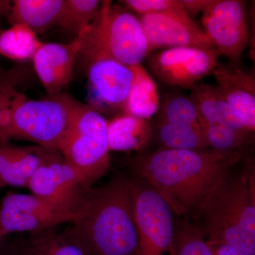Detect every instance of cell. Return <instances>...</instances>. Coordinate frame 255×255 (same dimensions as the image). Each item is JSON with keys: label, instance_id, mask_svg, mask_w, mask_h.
Instances as JSON below:
<instances>
[{"label": "cell", "instance_id": "cell-1", "mask_svg": "<svg viewBox=\"0 0 255 255\" xmlns=\"http://www.w3.org/2000/svg\"><path fill=\"white\" fill-rule=\"evenodd\" d=\"M243 152L162 148L127 160L135 177L148 183L172 212L196 216L215 188L244 157Z\"/></svg>", "mask_w": 255, "mask_h": 255}, {"label": "cell", "instance_id": "cell-2", "mask_svg": "<svg viewBox=\"0 0 255 255\" xmlns=\"http://www.w3.org/2000/svg\"><path fill=\"white\" fill-rule=\"evenodd\" d=\"M65 231L87 255H136L132 179L119 177L87 194Z\"/></svg>", "mask_w": 255, "mask_h": 255}, {"label": "cell", "instance_id": "cell-3", "mask_svg": "<svg viewBox=\"0 0 255 255\" xmlns=\"http://www.w3.org/2000/svg\"><path fill=\"white\" fill-rule=\"evenodd\" d=\"M219 183L196 215L210 246L226 245L255 255L254 169Z\"/></svg>", "mask_w": 255, "mask_h": 255}, {"label": "cell", "instance_id": "cell-4", "mask_svg": "<svg viewBox=\"0 0 255 255\" xmlns=\"http://www.w3.org/2000/svg\"><path fill=\"white\" fill-rule=\"evenodd\" d=\"M82 104L68 95L28 100L15 87L0 95V142L23 139L58 152L65 132Z\"/></svg>", "mask_w": 255, "mask_h": 255}, {"label": "cell", "instance_id": "cell-5", "mask_svg": "<svg viewBox=\"0 0 255 255\" xmlns=\"http://www.w3.org/2000/svg\"><path fill=\"white\" fill-rule=\"evenodd\" d=\"M105 11L98 14L81 35L77 60L88 80L91 107L101 113L124 114L133 81L130 67L114 58L105 38Z\"/></svg>", "mask_w": 255, "mask_h": 255}, {"label": "cell", "instance_id": "cell-6", "mask_svg": "<svg viewBox=\"0 0 255 255\" xmlns=\"http://www.w3.org/2000/svg\"><path fill=\"white\" fill-rule=\"evenodd\" d=\"M107 122L91 106L82 105L58 147L65 160L91 187L110 168Z\"/></svg>", "mask_w": 255, "mask_h": 255}, {"label": "cell", "instance_id": "cell-7", "mask_svg": "<svg viewBox=\"0 0 255 255\" xmlns=\"http://www.w3.org/2000/svg\"><path fill=\"white\" fill-rule=\"evenodd\" d=\"M136 255H173V212L148 183L132 179Z\"/></svg>", "mask_w": 255, "mask_h": 255}, {"label": "cell", "instance_id": "cell-8", "mask_svg": "<svg viewBox=\"0 0 255 255\" xmlns=\"http://www.w3.org/2000/svg\"><path fill=\"white\" fill-rule=\"evenodd\" d=\"M28 188L32 194L73 220L92 187L63 156L55 152L36 171Z\"/></svg>", "mask_w": 255, "mask_h": 255}, {"label": "cell", "instance_id": "cell-9", "mask_svg": "<svg viewBox=\"0 0 255 255\" xmlns=\"http://www.w3.org/2000/svg\"><path fill=\"white\" fill-rule=\"evenodd\" d=\"M202 13V28L209 41L237 65L249 42L246 1L210 0Z\"/></svg>", "mask_w": 255, "mask_h": 255}, {"label": "cell", "instance_id": "cell-10", "mask_svg": "<svg viewBox=\"0 0 255 255\" xmlns=\"http://www.w3.org/2000/svg\"><path fill=\"white\" fill-rule=\"evenodd\" d=\"M220 55L216 49L177 47L151 55L147 65L159 81L191 90L201 79L212 74L219 65Z\"/></svg>", "mask_w": 255, "mask_h": 255}, {"label": "cell", "instance_id": "cell-11", "mask_svg": "<svg viewBox=\"0 0 255 255\" xmlns=\"http://www.w3.org/2000/svg\"><path fill=\"white\" fill-rule=\"evenodd\" d=\"M72 221L68 215L34 194L9 193L0 205V237L38 232Z\"/></svg>", "mask_w": 255, "mask_h": 255}, {"label": "cell", "instance_id": "cell-12", "mask_svg": "<svg viewBox=\"0 0 255 255\" xmlns=\"http://www.w3.org/2000/svg\"><path fill=\"white\" fill-rule=\"evenodd\" d=\"M105 38L112 56L128 67L140 65L150 54L140 19L127 8L112 1L106 13Z\"/></svg>", "mask_w": 255, "mask_h": 255}, {"label": "cell", "instance_id": "cell-13", "mask_svg": "<svg viewBox=\"0 0 255 255\" xmlns=\"http://www.w3.org/2000/svg\"><path fill=\"white\" fill-rule=\"evenodd\" d=\"M140 22L148 41L149 52L177 47L216 49L203 28L189 14L163 13L142 15Z\"/></svg>", "mask_w": 255, "mask_h": 255}, {"label": "cell", "instance_id": "cell-14", "mask_svg": "<svg viewBox=\"0 0 255 255\" xmlns=\"http://www.w3.org/2000/svg\"><path fill=\"white\" fill-rule=\"evenodd\" d=\"M80 47L76 37L68 43H43L33 55L35 72L48 95H59L71 82Z\"/></svg>", "mask_w": 255, "mask_h": 255}, {"label": "cell", "instance_id": "cell-15", "mask_svg": "<svg viewBox=\"0 0 255 255\" xmlns=\"http://www.w3.org/2000/svg\"><path fill=\"white\" fill-rule=\"evenodd\" d=\"M218 89L233 108L246 119L251 132L255 130V77L236 64H219L212 72Z\"/></svg>", "mask_w": 255, "mask_h": 255}, {"label": "cell", "instance_id": "cell-16", "mask_svg": "<svg viewBox=\"0 0 255 255\" xmlns=\"http://www.w3.org/2000/svg\"><path fill=\"white\" fill-rule=\"evenodd\" d=\"M54 152L38 145L18 147L0 142V188H28L36 171Z\"/></svg>", "mask_w": 255, "mask_h": 255}, {"label": "cell", "instance_id": "cell-17", "mask_svg": "<svg viewBox=\"0 0 255 255\" xmlns=\"http://www.w3.org/2000/svg\"><path fill=\"white\" fill-rule=\"evenodd\" d=\"M191 100L197 109L199 118L212 124H221L239 131L253 134L246 119L225 100L216 87L196 83L191 89Z\"/></svg>", "mask_w": 255, "mask_h": 255}, {"label": "cell", "instance_id": "cell-18", "mask_svg": "<svg viewBox=\"0 0 255 255\" xmlns=\"http://www.w3.org/2000/svg\"><path fill=\"white\" fill-rule=\"evenodd\" d=\"M65 0H14L6 17L10 24H23L35 33L58 26Z\"/></svg>", "mask_w": 255, "mask_h": 255}, {"label": "cell", "instance_id": "cell-19", "mask_svg": "<svg viewBox=\"0 0 255 255\" xmlns=\"http://www.w3.org/2000/svg\"><path fill=\"white\" fill-rule=\"evenodd\" d=\"M107 133L110 151L128 152L143 150L155 131L150 120L123 114L107 122Z\"/></svg>", "mask_w": 255, "mask_h": 255}, {"label": "cell", "instance_id": "cell-20", "mask_svg": "<svg viewBox=\"0 0 255 255\" xmlns=\"http://www.w3.org/2000/svg\"><path fill=\"white\" fill-rule=\"evenodd\" d=\"M130 68L133 73V81L126 102L124 114L149 120L160 107L157 85L141 64Z\"/></svg>", "mask_w": 255, "mask_h": 255}, {"label": "cell", "instance_id": "cell-21", "mask_svg": "<svg viewBox=\"0 0 255 255\" xmlns=\"http://www.w3.org/2000/svg\"><path fill=\"white\" fill-rule=\"evenodd\" d=\"M154 131L163 148L187 150L210 148L200 124L187 127L156 121Z\"/></svg>", "mask_w": 255, "mask_h": 255}, {"label": "cell", "instance_id": "cell-22", "mask_svg": "<svg viewBox=\"0 0 255 255\" xmlns=\"http://www.w3.org/2000/svg\"><path fill=\"white\" fill-rule=\"evenodd\" d=\"M24 245L31 255H87L65 231L58 233L55 228L30 233Z\"/></svg>", "mask_w": 255, "mask_h": 255}, {"label": "cell", "instance_id": "cell-23", "mask_svg": "<svg viewBox=\"0 0 255 255\" xmlns=\"http://www.w3.org/2000/svg\"><path fill=\"white\" fill-rule=\"evenodd\" d=\"M42 44L36 33L25 25H12L0 32V54L9 59L17 61L32 59Z\"/></svg>", "mask_w": 255, "mask_h": 255}, {"label": "cell", "instance_id": "cell-24", "mask_svg": "<svg viewBox=\"0 0 255 255\" xmlns=\"http://www.w3.org/2000/svg\"><path fill=\"white\" fill-rule=\"evenodd\" d=\"M102 2L99 0H65L58 26L76 37L80 36L95 19Z\"/></svg>", "mask_w": 255, "mask_h": 255}, {"label": "cell", "instance_id": "cell-25", "mask_svg": "<svg viewBox=\"0 0 255 255\" xmlns=\"http://www.w3.org/2000/svg\"><path fill=\"white\" fill-rule=\"evenodd\" d=\"M209 147L223 152H243L252 134L236 130L221 124L209 123L199 118Z\"/></svg>", "mask_w": 255, "mask_h": 255}, {"label": "cell", "instance_id": "cell-26", "mask_svg": "<svg viewBox=\"0 0 255 255\" xmlns=\"http://www.w3.org/2000/svg\"><path fill=\"white\" fill-rule=\"evenodd\" d=\"M173 255H214L197 226L174 221Z\"/></svg>", "mask_w": 255, "mask_h": 255}, {"label": "cell", "instance_id": "cell-27", "mask_svg": "<svg viewBox=\"0 0 255 255\" xmlns=\"http://www.w3.org/2000/svg\"><path fill=\"white\" fill-rule=\"evenodd\" d=\"M156 121L177 126L199 125L197 109L190 97L173 95L164 101Z\"/></svg>", "mask_w": 255, "mask_h": 255}, {"label": "cell", "instance_id": "cell-28", "mask_svg": "<svg viewBox=\"0 0 255 255\" xmlns=\"http://www.w3.org/2000/svg\"><path fill=\"white\" fill-rule=\"evenodd\" d=\"M119 2L124 5V7L135 11L140 16L163 13L189 14L181 0H123Z\"/></svg>", "mask_w": 255, "mask_h": 255}, {"label": "cell", "instance_id": "cell-29", "mask_svg": "<svg viewBox=\"0 0 255 255\" xmlns=\"http://www.w3.org/2000/svg\"><path fill=\"white\" fill-rule=\"evenodd\" d=\"M31 78V70L25 65H16L0 73V95L11 87L17 88Z\"/></svg>", "mask_w": 255, "mask_h": 255}, {"label": "cell", "instance_id": "cell-30", "mask_svg": "<svg viewBox=\"0 0 255 255\" xmlns=\"http://www.w3.org/2000/svg\"><path fill=\"white\" fill-rule=\"evenodd\" d=\"M189 16L196 15L204 11L210 0H181Z\"/></svg>", "mask_w": 255, "mask_h": 255}, {"label": "cell", "instance_id": "cell-31", "mask_svg": "<svg viewBox=\"0 0 255 255\" xmlns=\"http://www.w3.org/2000/svg\"><path fill=\"white\" fill-rule=\"evenodd\" d=\"M214 255H253L226 245L211 246Z\"/></svg>", "mask_w": 255, "mask_h": 255}, {"label": "cell", "instance_id": "cell-32", "mask_svg": "<svg viewBox=\"0 0 255 255\" xmlns=\"http://www.w3.org/2000/svg\"><path fill=\"white\" fill-rule=\"evenodd\" d=\"M4 255H31L29 252L26 249L25 245H21V246L14 247L11 248L8 252L7 254Z\"/></svg>", "mask_w": 255, "mask_h": 255}, {"label": "cell", "instance_id": "cell-33", "mask_svg": "<svg viewBox=\"0 0 255 255\" xmlns=\"http://www.w3.org/2000/svg\"><path fill=\"white\" fill-rule=\"evenodd\" d=\"M11 1H6V0H0V21L3 16L6 17L8 11L11 6Z\"/></svg>", "mask_w": 255, "mask_h": 255}, {"label": "cell", "instance_id": "cell-34", "mask_svg": "<svg viewBox=\"0 0 255 255\" xmlns=\"http://www.w3.org/2000/svg\"><path fill=\"white\" fill-rule=\"evenodd\" d=\"M3 238L0 237V246H1V242H2Z\"/></svg>", "mask_w": 255, "mask_h": 255}]
</instances>
